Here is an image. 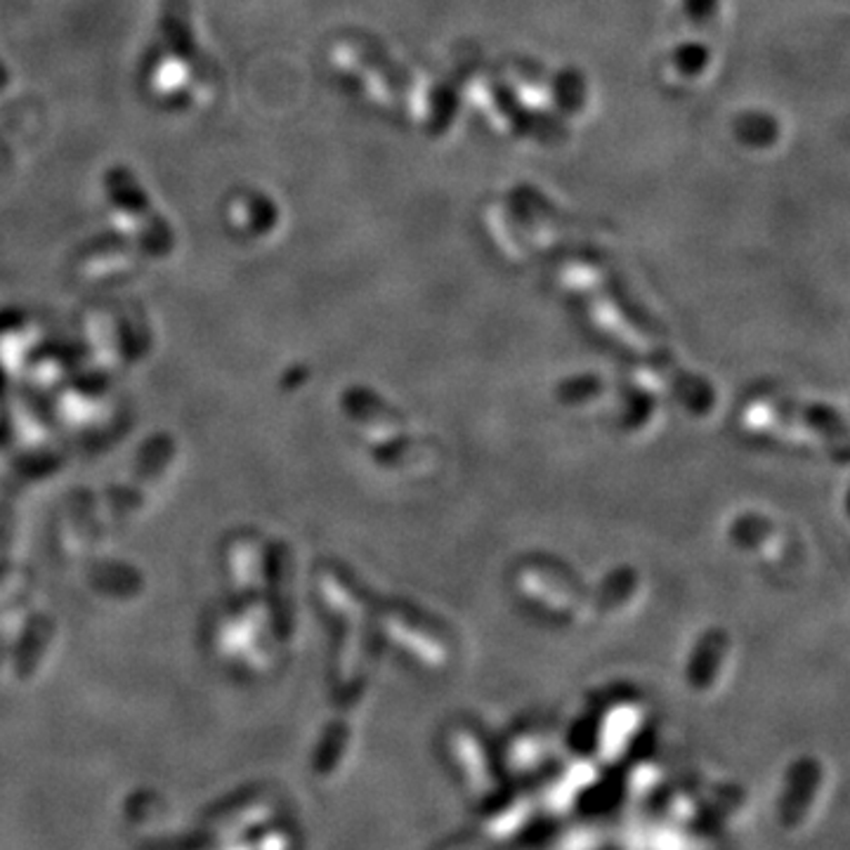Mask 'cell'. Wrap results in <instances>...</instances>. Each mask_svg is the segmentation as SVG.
<instances>
[{"label": "cell", "instance_id": "obj_2", "mask_svg": "<svg viewBox=\"0 0 850 850\" xmlns=\"http://www.w3.org/2000/svg\"><path fill=\"white\" fill-rule=\"evenodd\" d=\"M161 31L168 48L173 50V57L187 67L199 64V48L194 41L192 29V12H189L187 0H166L161 14Z\"/></svg>", "mask_w": 850, "mask_h": 850}, {"label": "cell", "instance_id": "obj_3", "mask_svg": "<svg viewBox=\"0 0 850 850\" xmlns=\"http://www.w3.org/2000/svg\"><path fill=\"white\" fill-rule=\"evenodd\" d=\"M6 86H8V71L3 64H0V90H3Z\"/></svg>", "mask_w": 850, "mask_h": 850}, {"label": "cell", "instance_id": "obj_1", "mask_svg": "<svg viewBox=\"0 0 850 850\" xmlns=\"http://www.w3.org/2000/svg\"><path fill=\"white\" fill-rule=\"evenodd\" d=\"M104 187H107V197L109 201L121 208V211L130 218H136L140 230H144L151 239H161L168 241V227L166 222L157 216L154 206L149 203L142 184L138 178L130 173L123 166H111L104 176Z\"/></svg>", "mask_w": 850, "mask_h": 850}]
</instances>
